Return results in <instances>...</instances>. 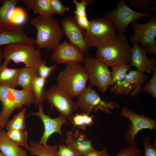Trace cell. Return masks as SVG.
Instances as JSON below:
<instances>
[{
  "instance_id": "1",
  "label": "cell",
  "mask_w": 156,
  "mask_h": 156,
  "mask_svg": "<svg viewBox=\"0 0 156 156\" xmlns=\"http://www.w3.org/2000/svg\"><path fill=\"white\" fill-rule=\"evenodd\" d=\"M0 101L2 105L0 112V128L3 129L15 109L20 110L24 105L35 104V98L32 91L18 90L0 85Z\"/></svg>"
},
{
  "instance_id": "2",
  "label": "cell",
  "mask_w": 156,
  "mask_h": 156,
  "mask_svg": "<svg viewBox=\"0 0 156 156\" xmlns=\"http://www.w3.org/2000/svg\"><path fill=\"white\" fill-rule=\"evenodd\" d=\"M131 47L124 34H116L112 40L97 48L96 57L108 67L129 64Z\"/></svg>"
},
{
  "instance_id": "3",
  "label": "cell",
  "mask_w": 156,
  "mask_h": 156,
  "mask_svg": "<svg viewBox=\"0 0 156 156\" xmlns=\"http://www.w3.org/2000/svg\"><path fill=\"white\" fill-rule=\"evenodd\" d=\"M30 23L37 29L35 44L39 49L53 50L60 43L64 35L63 31L52 16L40 15L31 19Z\"/></svg>"
},
{
  "instance_id": "4",
  "label": "cell",
  "mask_w": 156,
  "mask_h": 156,
  "mask_svg": "<svg viewBox=\"0 0 156 156\" xmlns=\"http://www.w3.org/2000/svg\"><path fill=\"white\" fill-rule=\"evenodd\" d=\"M57 79V86L72 99L78 97L87 87L88 77L83 65L76 63L66 64Z\"/></svg>"
},
{
  "instance_id": "5",
  "label": "cell",
  "mask_w": 156,
  "mask_h": 156,
  "mask_svg": "<svg viewBox=\"0 0 156 156\" xmlns=\"http://www.w3.org/2000/svg\"><path fill=\"white\" fill-rule=\"evenodd\" d=\"M40 49H36L34 45L16 43L7 45L3 49L4 59L2 65L8 67L11 61L15 64H24L25 67L37 70L43 61Z\"/></svg>"
},
{
  "instance_id": "6",
  "label": "cell",
  "mask_w": 156,
  "mask_h": 156,
  "mask_svg": "<svg viewBox=\"0 0 156 156\" xmlns=\"http://www.w3.org/2000/svg\"><path fill=\"white\" fill-rule=\"evenodd\" d=\"M90 21V27L86 31L85 38L92 47H98L109 42L116 35L114 26L105 16Z\"/></svg>"
},
{
  "instance_id": "7",
  "label": "cell",
  "mask_w": 156,
  "mask_h": 156,
  "mask_svg": "<svg viewBox=\"0 0 156 156\" xmlns=\"http://www.w3.org/2000/svg\"><path fill=\"white\" fill-rule=\"evenodd\" d=\"M149 13H141L135 11L126 4L123 0L119 2L116 8L105 14L106 17L114 25L118 34H124L128 26L136 20L149 16Z\"/></svg>"
},
{
  "instance_id": "8",
  "label": "cell",
  "mask_w": 156,
  "mask_h": 156,
  "mask_svg": "<svg viewBox=\"0 0 156 156\" xmlns=\"http://www.w3.org/2000/svg\"><path fill=\"white\" fill-rule=\"evenodd\" d=\"M83 62L91 85L105 93L110 81L111 72L108 67L96 58L90 55L84 58Z\"/></svg>"
},
{
  "instance_id": "9",
  "label": "cell",
  "mask_w": 156,
  "mask_h": 156,
  "mask_svg": "<svg viewBox=\"0 0 156 156\" xmlns=\"http://www.w3.org/2000/svg\"><path fill=\"white\" fill-rule=\"evenodd\" d=\"M44 98L55 107L60 115L69 120L79 107L77 102L73 101L57 85L54 84L45 92Z\"/></svg>"
},
{
  "instance_id": "10",
  "label": "cell",
  "mask_w": 156,
  "mask_h": 156,
  "mask_svg": "<svg viewBox=\"0 0 156 156\" xmlns=\"http://www.w3.org/2000/svg\"><path fill=\"white\" fill-rule=\"evenodd\" d=\"M78 97L77 102L79 107L88 114L93 110L95 112L101 110L109 114L116 105L115 103L102 100L91 86L86 87Z\"/></svg>"
},
{
  "instance_id": "11",
  "label": "cell",
  "mask_w": 156,
  "mask_h": 156,
  "mask_svg": "<svg viewBox=\"0 0 156 156\" xmlns=\"http://www.w3.org/2000/svg\"><path fill=\"white\" fill-rule=\"evenodd\" d=\"M120 114L128 118L131 122L125 135V141L129 145L137 146L138 144L135 142L134 138L140 131L143 129H149L151 131L156 129L155 120L137 114L128 108H123Z\"/></svg>"
},
{
  "instance_id": "12",
  "label": "cell",
  "mask_w": 156,
  "mask_h": 156,
  "mask_svg": "<svg viewBox=\"0 0 156 156\" xmlns=\"http://www.w3.org/2000/svg\"><path fill=\"white\" fill-rule=\"evenodd\" d=\"M64 34L69 42L78 48L84 54H86L91 47L85 38L86 31L77 23L74 17L65 16L60 21Z\"/></svg>"
},
{
  "instance_id": "13",
  "label": "cell",
  "mask_w": 156,
  "mask_h": 156,
  "mask_svg": "<svg viewBox=\"0 0 156 156\" xmlns=\"http://www.w3.org/2000/svg\"><path fill=\"white\" fill-rule=\"evenodd\" d=\"M134 34L130 38L132 44H140L142 47L156 44V16H152L149 21L142 24L136 21L131 23Z\"/></svg>"
},
{
  "instance_id": "14",
  "label": "cell",
  "mask_w": 156,
  "mask_h": 156,
  "mask_svg": "<svg viewBox=\"0 0 156 156\" xmlns=\"http://www.w3.org/2000/svg\"><path fill=\"white\" fill-rule=\"evenodd\" d=\"M38 111L33 112L26 116H38L42 120L44 126V132L38 142L40 144L46 145L49 137L54 133H57L62 136L61 128L62 126L68 124L67 119L62 115L56 118H52L44 114L42 104L38 106Z\"/></svg>"
},
{
  "instance_id": "15",
  "label": "cell",
  "mask_w": 156,
  "mask_h": 156,
  "mask_svg": "<svg viewBox=\"0 0 156 156\" xmlns=\"http://www.w3.org/2000/svg\"><path fill=\"white\" fill-rule=\"evenodd\" d=\"M84 55L77 47L64 40L53 50L50 58L56 64H71L83 62Z\"/></svg>"
},
{
  "instance_id": "16",
  "label": "cell",
  "mask_w": 156,
  "mask_h": 156,
  "mask_svg": "<svg viewBox=\"0 0 156 156\" xmlns=\"http://www.w3.org/2000/svg\"><path fill=\"white\" fill-rule=\"evenodd\" d=\"M147 79L146 75L138 70H130L114 93L117 94H130L131 96H134L142 90V86Z\"/></svg>"
},
{
  "instance_id": "17",
  "label": "cell",
  "mask_w": 156,
  "mask_h": 156,
  "mask_svg": "<svg viewBox=\"0 0 156 156\" xmlns=\"http://www.w3.org/2000/svg\"><path fill=\"white\" fill-rule=\"evenodd\" d=\"M131 49V57L129 62L131 66L135 67L137 70L143 73H151L156 68V60L153 58H148L145 49L139 44H134Z\"/></svg>"
},
{
  "instance_id": "18",
  "label": "cell",
  "mask_w": 156,
  "mask_h": 156,
  "mask_svg": "<svg viewBox=\"0 0 156 156\" xmlns=\"http://www.w3.org/2000/svg\"><path fill=\"white\" fill-rule=\"evenodd\" d=\"M65 143L82 155L94 149L91 140L78 129L67 133Z\"/></svg>"
},
{
  "instance_id": "19",
  "label": "cell",
  "mask_w": 156,
  "mask_h": 156,
  "mask_svg": "<svg viewBox=\"0 0 156 156\" xmlns=\"http://www.w3.org/2000/svg\"><path fill=\"white\" fill-rule=\"evenodd\" d=\"M16 43L35 44V39L28 36L21 28L15 27L0 33V46Z\"/></svg>"
},
{
  "instance_id": "20",
  "label": "cell",
  "mask_w": 156,
  "mask_h": 156,
  "mask_svg": "<svg viewBox=\"0 0 156 156\" xmlns=\"http://www.w3.org/2000/svg\"><path fill=\"white\" fill-rule=\"evenodd\" d=\"M0 151L4 156H28L27 151L10 140L3 130L0 133Z\"/></svg>"
},
{
  "instance_id": "21",
  "label": "cell",
  "mask_w": 156,
  "mask_h": 156,
  "mask_svg": "<svg viewBox=\"0 0 156 156\" xmlns=\"http://www.w3.org/2000/svg\"><path fill=\"white\" fill-rule=\"evenodd\" d=\"M18 0H4L0 7V25L4 29H9L16 26L11 22L10 18Z\"/></svg>"
},
{
  "instance_id": "22",
  "label": "cell",
  "mask_w": 156,
  "mask_h": 156,
  "mask_svg": "<svg viewBox=\"0 0 156 156\" xmlns=\"http://www.w3.org/2000/svg\"><path fill=\"white\" fill-rule=\"evenodd\" d=\"M22 3L28 9L33 11L35 14L42 16L52 17L54 14L50 0H23Z\"/></svg>"
},
{
  "instance_id": "23",
  "label": "cell",
  "mask_w": 156,
  "mask_h": 156,
  "mask_svg": "<svg viewBox=\"0 0 156 156\" xmlns=\"http://www.w3.org/2000/svg\"><path fill=\"white\" fill-rule=\"evenodd\" d=\"M131 66L129 64L119 65L114 66L111 72V76L109 86L110 90L114 92L120 86L127 71Z\"/></svg>"
},
{
  "instance_id": "24",
  "label": "cell",
  "mask_w": 156,
  "mask_h": 156,
  "mask_svg": "<svg viewBox=\"0 0 156 156\" xmlns=\"http://www.w3.org/2000/svg\"><path fill=\"white\" fill-rule=\"evenodd\" d=\"M39 76L37 70L32 68L25 67L20 68L18 77V86L22 89L32 91V84L34 79Z\"/></svg>"
},
{
  "instance_id": "25",
  "label": "cell",
  "mask_w": 156,
  "mask_h": 156,
  "mask_svg": "<svg viewBox=\"0 0 156 156\" xmlns=\"http://www.w3.org/2000/svg\"><path fill=\"white\" fill-rule=\"evenodd\" d=\"M31 155L37 156H56L58 148L57 145H42L38 142L31 140L28 145L25 148Z\"/></svg>"
},
{
  "instance_id": "26",
  "label": "cell",
  "mask_w": 156,
  "mask_h": 156,
  "mask_svg": "<svg viewBox=\"0 0 156 156\" xmlns=\"http://www.w3.org/2000/svg\"><path fill=\"white\" fill-rule=\"evenodd\" d=\"M20 68H9L0 65V85L15 88Z\"/></svg>"
},
{
  "instance_id": "27",
  "label": "cell",
  "mask_w": 156,
  "mask_h": 156,
  "mask_svg": "<svg viewBox=\"0 0 156 156\" xmlns=\"http://www.w3.org/2000/svg\"><path fill=\"white\" fill-rule=\"evenodd\" d=\"M47 82V79L39 76L36 77L33 81L32 91L35 96L36 106L42 104L45 100L44 87Z\"/></svg>"
},
{
  "instance_id": "28",
  "label": "cell",
  "mask_w": 156,
  "mask_h": 156,
  "mask_svg": "<svg viewBox=\"0 0 156 156\" xmlns=\"http://www.w3.org/2000/svg\"><path fill=\"white\" fill-rule=\"evenodd\" d=\"M26 112V109L23 108L20 112L15 115L13 118L7 122L5 127L6 130L14 129L23 131L25 130Z\"/></svg>"
},
{
  "instance_id": "29",
  "label": "cell",
  "mask_w": 156,
  "mask_h": 156,
  "mask_svg": "<svg viewBox=\"0 0 156 156\" xmlns=\"http://www.w3.org/2000/svg\"><path fill=\"white\" fill-rule=\"evenodd\" d=\"M6 134L10 140L18 146L25 148L29 145L28 135L26 130H10L6 131Z\"/></svg>"
},
{
  "instance_id": "30",
  "label": "cell",
  "mask_w": 156,
  "mask_h": 156,
  "mask_svg": "<svg viewBox=\"0 0 156 156\" xmlns=\"http://www.w3.org/2000/svg\"><path fill=\"white\" fill-rule=\"evenodd\" d=\"M76 9L73 11L75 16L80 17H87L86 11V6L88 5H91L94 3V1L90 0H82L79 2L76 0L73 1Z\"/></svg>"
},
{
  "instance_id": "31",
  "label": "cell",
  "mask_w": 156,
  "mask_h": 156,
  "mask_svg": "<svg viewBox=\"0 0 156 156\" xmlns=\"http://www.w3.org/2000/svg\"><path fill=\"white\" fill-rule=\"evenodd\" d=\"M26 19V14L25 11L22 8L16 7L11 16V22L15 26L20 25L24 23Z\"/></svg>"
},
{
  "instance_id": "32",
  "label": "cell",
  "mask_w": 156,
  "mask_h": 156,
  "mask_svg": "<svg viewBox=\"0 0 156 156\" xmlns=\"http://www.w3.org/2000/svg\"><path fill=\"white\" fill-rule=\"evenodd\" d=\"M57 69L56 64L50 66H47L46 65V61L43 60L38 66L37 70L39 77L47 79L52 72Z\"/></svg>"
},
{
  "instance_id": "33",
  "label": "cell",
  "mask_w": 156,
  "mask_h": 156,
  "mask_svg": "<svg viewBox=\"0 0 156 156\" xmlns=\"http://www.w3.org/2000/svg\"><path fill=\"white\" fill-rule=\"evenodd\" d=\"M143 153V151L136 146L129 145L122 148L116 155L114 156H141Z\"/></svg>"
},
{
  "instance_id": "34",
  "label": "cell",
  "mask_w": 156,
  "mask_h": 156,
  "mask_svg": "<svg viewBox=\"0 0 156 156\" xmlns=\"http://www.w3.org/2000/svg\"><path fill=\"white\" fill-rule=\"evenodd\" d=\"M129 5L131 7L141 10L146 12L148 5L156 6L155 0H128Z\"/></svg>"
},
{
  "instance_id": "35",
  "label": "cell",
  "mask_w": 156,
  "mask_h": 156,
  "mask_svg": "<svg viewBox=\"0 0 156 156\" xmlns=\"http://www.w3.org/2000/svg\"><path fill=\"white\" fill-rule=\"evenodd\" d=\"M153 74L151 79L143 87L142 90L151 94L154 98H156V68L153 70Z\"/></svg>"
},
{
  "instance_id": "36",
  "label": "cell",
  "mask_w": 156,
  "mask_h": 156,
  "mask_svg": "<svg viewBox=\"0 0 156 156\" xmlns=\"http://www.w3.org/2000/svg\"><path fill=\"white\" fill-rule=\"evenodd\" d=\"M56 156H82V155L69 146L63 144L58 146Z\"/></svg>"
},
{
  "instance_id": "37",
  "label": "cell",
  "mask_w": 156,
  "mask_h": 156,
  "mask_svg": "<svg viewBox=\"0 0 156 156\" xmlns=\"http://www.w3.org/2000/svg\"><path fill=\"white\" fill-rule=\"evenodd\" d=\"M50 1L54 14L62 15L69 10V7L64 5L60 0H50Z\"/></svg>"
},
{
  "instance_id": "38",
  "label": "cell",
  "mask_w": 156,
  "mask_h": 156,
  "mask_svg": "<svg viewBox=\"0 0 156 156\" xmlns=\"http://www.w3.org/2000/svg\"><path fill=\"white\" fill-rule=\"evenodd\" d=\"M151 138L149 136L144 137L143 138V151L145 152V156H156V147L151 145Z\"/></svg>"
},
{
  "instance_id": "39",
  "label": "cell",
  "mask_w": 156,
  "mask_h": 156,
  "mask_svg": "<svg viewBox=\"0 0 156 156\" xmlns=\"http://www.w3.org/2000/svg\"><path fill=\"white\" fill-rule=\"evenodd\" d=\"M73 124V127H77L83 130H85L86 129V126L85 125L82 114L76 113L73 115L69 120Z\"/></svg>"
},
{
  "instance_id": "40",
  "label": "cell",
  "mask_w": 156,
  "mask_h": 156,
  "mask_svg": "<svg viewBox=\"0 0 156 156\" xmlns=\"http://www.w3.org/2000/svg\"><path fill=\"white\" fill-rule=\"evenodd\" d=\"M75 20L79 25L84 29L86 31H88L90 28V22L86 17H80L75 16Z\"/></svg>"
},
{
  "instance_id": "41",
  "label": "cell",
  "mask_w": 156,
  "mask_h": 156,
  "mask_svg": "<svg viewBox=\"0 0 156 156\" xmlns=\"http://www.w3.org/2000/svg\"><path fill=\"white\" fill-rule=\"evenodd\" d=\"M107 150L103 148L99 151L95 149L82 155V156H108Z\"/></svg>"
},
{
  "instance_id": "42",
  "label": "cell",
  "mask_w": 156,
  "mask_h": 156,
  "mask_svg": "<svg viewBox=\"0 0 156 156\" xmlns=\"http://www.w3.org/2000/svg\"><path fill=\"white\" fill-rule=\"evenodd\" d=\"M82 114L84 124L86 126L93 124L94 117L93 116H90L85 112Z\"/></svg>"
},
{
  "instance_id": "43",
  "label": "cell",
  "mask_w": 156,
  "mask_h": 156,
  "mask_svg": "<svg viewBox=\"0 0 156 156\" xmlns=\"http://www.w3.org/2000/svg\"><path fill=\"white\" fill-rule=\"evenodd\" d=\"M144 48L146 53L149 54H153L155 55H156V44H154L149 45Z\"/></svg>"
},
{
  "instance_id": "44",
  "label": "cell",
  "mask_w": 156,
  "mask_h": 156,
  "mask_svg": "<svg viewBox=\"0 0 156 156\" xmlns=\"http://www.w3.org/2000/svg\"><path fill=\"white\" fill-rule=\"evenodd\" d=\"M3 49H0V65H1V63L2 62L3 57Z\"/></svg>"
},
{
  "instance_id": "45",
  "label": "cell",
  "mask_w": 156,
  "mask_h": 156,
  "mask_svg": "<svg viewBox=\"0 0 156 156\" xmlns=\"http://www.w3.org/2000/svg\"><path fill=\"white\" fill-rule=\"evenodd\" d=\"M4 30V27L0 25V33L2 32Z\"/></svg>"
},
{
  "instance_id": "46",
  "label": "cell",
  "mask_w": 156,
  "mask_h": 156,
  "mask_svg": "<svg viewBox=\"0 0 156 156\" xmlns=\"http://www.w3.org/2000/svg\"><path fill=\"white\" fill-rule=\"evenodd\" d=\"M150 10L152 11H155L156 10V6H154L152 8H151L149 9Z\"/></svg>"
},
{
  "instance_id": "47",
  "label": "cell",
  "mask_w": 156,
  "mask_h": 156,
  "mask_svg": "<svg viewBox=\"0 0 156 156\" xmlns=\"http://www.w3.org/2000/svg\"><path fill=\"white\" fill-rule=\"evenodd\" d=\"M0 156H4L0 151Z\"/></svg>"
},
{
  "instance_id": "48",
  "label": "cell",
  "mask_w": 156,
  "mask_h": 156,
  "mask_svg": "<svg viewBox=\"0 0 156 156\" xmlns=\"http://www.w3.org/2000/svg\"><path fill=\"white\" fill-rule=\"evenodd\" d=\"M2 130H3V129H1L0 128V133L1 132V131Z\"/></svg>"
},
{
  "instance_id": "49",
  "label": "cell",
  "mask_w": 156,
  "mask_h": 156,
  "mask_svg": "<svg viewBox=\"0 0 156 156\" xmlns=\"http://www.w3.org/2000/svg\"><path fill=\"white\" fill-rule=\"evenodd\" d=\"M0 119H1V118H0Z\"/></svg>"
},
{
  "instance_id": "50",
  "label": "cell",
  "mask_w": 156,
  "mask_h": 156,
  "mask_svg": "<svg viewBox=\"0 0 156 156\" xmlns=\"http://www.w3.org/2000/svg\"><path fill=\"white\" fill-rule=\"evenodd\" d=\"M1 0H0V1Z\"/></svg>"
}]
</instances>
